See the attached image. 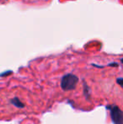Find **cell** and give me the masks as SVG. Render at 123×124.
<instances>
[{"instance_id": "cell-1", "label": "cell", "mask_w": 123, "mask_h": 124, "mask_svg": "<svg viewBox=\"0 0 123 124\" xmlns=\"http://www.w3.org/2000/svg\"><path fill=\"white\" fill-rule=\"evenodd\" d=\"M79 82V78L72 74H67L63 75L61 79V88L64 91L72 90L76 88Z\"/></svg>"}, {"instance_id": "cell-2", "label": "cell", "mask_w": 123, "mask_h": 124, "mask_svg": "<svg viewBox=\"0 0 123 124\" xmlns=\"http://www.w3.org/2000/svg\"><path fill=\"white\" fill-rule=\"evenodd\" d=\"M110 109V118L114 124H123V111L118 106H107Z\"/></svg>"}, {"instance_id": "cell-3", "label": "cell", "mask_w": 123, "mask_h": 124, "mask_svg": "<svg viewBox=\"0 0 123 124\" xmlns=\"http://www.w3.org/2000/svg\"><path fill=\"white\" fill-rule=\"evenodd\" d=\"M84 95H85L86 99L89 100V95H90V90H89V87L88 86V85L85 82L84 83Z\"/></svg>"}, {"instance_id": "cell-4", "label": "cell", "mask_w": 123, "mask_h": 124, "mask_svg": "<svg viewBox=\"0 0 123 124\" xmlns=\"http://www.w3.org/2000/svg\"><path fill=\"white\" fill-rule=\"evenodd\" d=\"M12 103H13L15 106H17V107H19V108H23L24 106H25L23 103L19 101L18 98H14V100H12Z\"/></svg>"}, {"instance_id": "cell-5", "label": "cell", "mask_w": 123, "mask_h": 124, "mask_svg": "<svg viewBox=\"0 0 123 124\" xmlns=\"http://www.w3.org/2000/svg\"><path fill=\"white\" fill-rule=\"evenodd\" d=\"M116 82L117 84H118L119 85H121V86L123 87V78H119L116 79Z\"/></svg>"}, {"instance_id": "cell-6", "label": "cell", "mask_w": 123, "mask_h": 124, "mask_svg": "<svg viewBox=\"0 0 123 124\" xmlns=\"http://www.w3.org/2000/svg\"><path fill=\"white\" fill-rule=\"evenodd\" d=\"M108 66H111V67H118V63H116V62H113V63L108 64Z\"/></svg>"}, {"instance_id": "cell-7", "label": "cell", "mask_w": 123, "mask_h": 124, "mask_svg": "<svg viewBox=\"0 0 123 124\" xmlns=\"http://www.w3.org/2000/svg\"><path fill=\"white\" fill-rule=\"evenodd\" d=\"M121 62H122V63H123V58H122V59H121Z\"/></svg>"}]
</instances>
